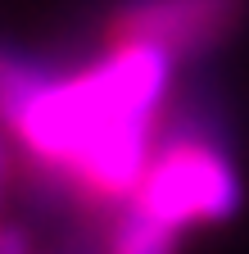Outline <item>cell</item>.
<instances>
[{"label": "cell", "mask_w": 249, "mask_h": 254, "mask_svg": "<svg viewBox=\"0 0 249 254\" xmlns=\"http://www.w3.org/2000/svg\"><path fill=\"white\" fill-rule=\"evenodd\" d=\"M245 14L249 0H127L109 18V46H154L181 64L222 46Z\"/></svg>", "instance_id": "obj_3"}, {"label": "cell", "mask_w": 249, "mask_h": 254, "mask_svg": "<svg viewBox=\"0 0 249 254\" xmlns=\"http://www.w3.org/2000/svg\"><path fill=\"white\" fill-rule=\"evenodd\" d=\"M0 254H27V236L14 222H0Z\"/></svg>", "instance_id": "obj_5"}, {"label": "cell", "mask_w": 249, "mask_h": 254, "mask_svg": "<svg viewBox=\"0 0 249 254\" xmlns=\"http://www.w3.org/2000/svg\"><path fill=\"white\" fill-rule=\"evenodd\" d=\"M177 232L181 227L154 218L141 204H132L113 232V254H177Z\"/></svg>", "instance_id": "obj_4"}, {"label": "cell", "mask_w": 249, "mask_h": 254, "mask_svg": "<svg viewBox=\"0 0 249 254\" xmlns=\"http://www.w3.org/2000/svg\"><path fill=\"white\" fill-rule=\"evenodd\" d=\"M172 59L154 46H113L77 82H50L14 127V141L46 168L73 173L100 200H132L149 164V132L168 95Z\"/></svg>", "instance_id": "obj_1"}, {"label": "cell", "mask_w": 249, "mask_h": 254, "mask_svg": "<svg viewBox=\"0 0 249 254\" xmlns=\"http://www.w3.org/2000/svg\"><path fill=\"white\" fill-rule=\"evenodd\" d=\"M9 132L0 127V204H5V186H9Z\"/></svg>", "instance_id": "obj_6"}, {"label": "cell", "mask_w": 249, "mask_h": 254, "mask_svg": "<svg viewBox=\"0 0 249 254\" xmlns=\"http://www.w3.org/2000/svg\"><path fill=\"white\" fill-rule=\"evenodd\" d=\"M245 200L240 177L217 150L204 141H177L149 154V164L132 190V204L154 218L186 227V222H227Z\"/></svg>", "instance_id": "obj_2"}]
</instances>
